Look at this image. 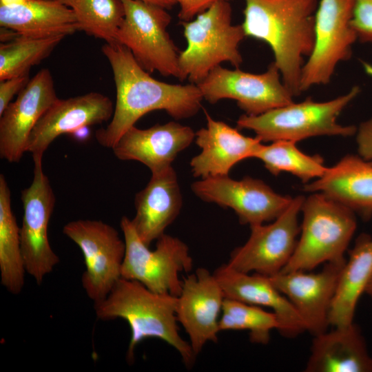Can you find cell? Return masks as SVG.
Wrapping results in <instances>:
<instances>
[{"label":"cell","instance_id":"11","mask_svg":"<svg viewBox=\"0 0 372 372\" xmlns=\"http://www.w3.org/2000/svg\"><path fill=\"white\" fill-rule=\"evenodd\" d=\"M304 197L298 196L286 210L269 225L250 226L247 242L236 248L227 265L244 273H256L268 277L280 273L288 264L300 232L298 216Z\"/></svg>","mask_w":372,"mask_h":372},{"label":"cell","instance_id":"10","mask_svg":"<svg viewBox=\"0 0 372 372\" xmlns=\"http://www.w3.org/2000/svg\"><path fill=\"white\" fill-rule=\"evenodd\" d=\"M63 233L81 249L85 269L83 288L94 304L103 300L121 278L125 242L110 225L96 220H76L64 225Z\"/></svg>","mask_w":372,"mask_h":372},{"label":"cell","instance_id":"9","mask_svg":"<svg viewBox=\"0 0 372 372\" xmlns=\"http://www.w3.org/2000/svg\"><path fill=\"white\" fill-rule=\"evenodd\" d=\"M353 0H319L315 14L314 44L304 63L300 90L329 83L337 65L351 56L358 39L351 25Z\"/></svg>","mask_w":372,"mask_h":372},{"label":"cell","instance_id":"5","mask_svg":"<svg viewBox=\"0 0 372 372\" xmlns=\"http://www.w3.org/2000/svg\"><path fill=\"white\" fill-rule=\"evenodd\" d=\"M229 1L214 3L188 21H181L187 47L180 52L183 81L198 85L223 62L239 68L242 57L239 45L246 37L242 25L232 23Z\"/></svg>","mask_w":372,"mask_h":372},{"label":"cell","instance_id":"22","mask_svg":"<svg viewBox=\"0 0 372 372\" xmlns=\"http://www.w3.org/2000/svg\"><path fill=\"white\" fill-rule=\"evenodd\" d=\"M182 205L174 167L152 173L147 185L134 198L136 214L131 223L140 239L149 246L163 235L180 214Z\"/></svg>","mask_w":372,"mask_h":372},{"label":"cell","instance_id":"35","mask_svg":"<svg viewBox=\"0 0 372 372\" xmlns=\"http://www.w3.org/2000/svg\"><path fill=\"white\" fill-rule=\"evenodd\" d=\"M219 1L230 0H178V18L181 21H190Z\"/></svg>","mask_w":372,"mask_h":372},{"label":"cell","instance_id":"31","mask_svg":"<svg viewBox=\"0 0 372 372\" xmlns=\"http://www.w3.org/2000/svg\"><path fill=\"white\" fill-rule=\"evenodd\" d=\"M221 331L246 330L253 343L266 344L270 340L271 332L278 330L276 316L262 307L225 298L219 320Z\"/></svg>","mask_w":372,"mask_h":372},{"label":"cell","instance_id":"33","mask_svg":"<svg viewBox=\"0 0 372 372\" xmlns=\"http://www.w3.org/2000/svg\"><path fill=\"white\" fill-rule=\"evenodd\" d=\"M30 81L29 74L17 76L0 81V115Z\"/></svg>","mask_w":372,"mask_h":372},{"label":"cell","instance_id":"12","mask_svg":"<svg viewBox=\"0 0 372 372\" xmlns=\"http://www.w3.org/2000/svg\"><path fill=\"white\" fill-rule=\"evenodd\" d=\"M197 85L203 99L209 103L233 99L249 116L260 115L293 102L294 96L285 85L273 62L261 74L218 65Z\"/></svg>","mask_w":372,"mask_h":372},{"label":"cell","instance_id":"24","mask_svg":"<svg viewBox=\"0 0 372 372\" xmlns=\"http://www.w3.org/2000/svg\"><path fill=\"white\" fill-rule=\"evenodd\" d=\"M306 372H372V356L353 322L313 336Z\"/></svg>","mask_w":372,"mask_h":372},{"label":"cell","instance_id":"17","mask_svg":"<svg viewBox=\"0 0 372 372\" xmlns=\"http://www.w3.org/2000/svg\"><path fill=\"white\" fill-rule=\"evenodd\" d=\"M54 83L48 68L30 79L0 115V156L17 163L26 152L29 136L34 126L58 99Z\"/></svg>","mask_w":372,"mask_h":372},{"label":"cell","instance_id":"8","mask_svg":"<svg viewBox=\"0 0 372 372\" xmlns=\"http://www.w3.org/2000/svg\"><path fill=\"white\" fill-rule=\"evenodd\" d=\"M125 15L116 43L127 48L147 72H158L183 81L177 47L167 28L172 17L167 9L141 0H121Z\"/></svg>","mask_w":372,"mask_h":372},{"label":"cell","instance_id":"6","mask_svg":"<svg viewBox=\"0 0 372 372\" xmlns=\"http://www.w3.org/2000/svg\"><path fill=\"white\" fill-rule=\"evenodd\" d=\"M359 92V87L355 86L348 93L328 101L317 102L309 98L260 115L243 114L236 122L237 127L252 130L262 142L297 143L320 136H350L356 132L355 127L342 125L337 119Z\"/></svg>","mask_w":372,"mask_h":372},{"label":"cell","instance_id":"23","mask_svg":"<svg viewBox=\"0 0 372 372\" xmlns=\"http://www.w3.org/2000/svg\"><path fill=\"white\" fill-rule=\"evenodd\" d=\"M303 189L322 193L369 218L372 215V163L359 155L347 154Z\"/></svg>","mask_w":372,"mask_h":372},{"label":"cell","instance_id":"1","mask_svg":"<svg viewBox=\"0 0 372 372\" xmlns=\"http://www.w3.org/2000/svg\"><path fill=\"white\" fill-rule=\"evenodd\" d=\"M101 50L112 68L116 98L110 122L95 133L101 145L112 149L128 129L152 111L164 110L180 120L196 115L202 107L203 97L197 85L171 84L153 78L118 43H105Z\"/></svg>","mask_w":372,"mask_h":372},{"label":"cell","instance_id":"4","mask_svg":"<svg viewBox=\"0 0 372 372\" xmlns=\"http://www.w3.org/2000/svg\"><path fill=\"white\" fill-rule=\"evenodd\" d=\"M300 235L288 264L280 272L312 271L344 259L357 227L355 213L320 192L304 198Z\"/></svg>","mask_w":372,"mask_h":372},{"label":"cell","instance_id":"14","mask_svg":"<svg viewBox=\"0 0 372 372\" xmlns=\"http://www.w3.org/2000/svg\"><path fill=\"white\" fill-rule=\"evenodd\" d=\"M191 189L203 201L231 208L239 223L249 227L274 220L293 198L276 193L263 180L250 176L241 180L229 176L209 177L195 181Z\"/></svg>","mask_w":372,"mask_h":372},{"label":"cell","instance_id":"25","mask_svg":"<svg viewBox=\"0 0 372 372\" xmlns=\"http://www.w3.org/2000/svg\"><path fill=\"white\" fill-rule=\"evenodd\" d=\"M0 25L32 37H66L80 31L73 11L59 0H26L0 6Z\"/></svg>","mask_w":372,"mask_h":372},{"label":"cell","instance_id":"34","mask_svg":"<svg viewBox=\"0 0 372 372\" xmlns=\"http://www.w3.org/2000/svg\"><path fill=\"white\" fill-rule=\"evenodd\" d=\"M356 132L358 155L372 163V118L361 123Z\"/></svg>","mask_w":372,"mask_h":372},{"label":"cell","instance_id":"28","mask_svg":"<svg viewBox=\"0 0 372 372\" xmlns=\"http://www.w3.org/2000/svg\"><path fill=\"white\" fill-rule=\"evenodd\" d=\"M254 158L260 160L272 175L289 172L305 184L321 177L327 169L320 155L306 154L299 149L296 142L291 141H277L269 145L262 143Z\"/></svg>","mask_w":372,"mask_h":372},{"label":"cell","instance_id":"26","mask_svg":"<svg viewBox=\"0 0 372 372\" xmlns=\"http://www.w3.org/2000/svg\"><path fill=\"white\" fill-rule=\"evenodd\" d=\"M372 278V237L361 234L349 252L329 314L333 327L353 322L357 304Z\"/></svg>","mask_w":372,"mask_h":372},{"label":"cell","instance_id":"13","mask_svg":"<svg viewBox=\"0 0 372 372\" xmlns=\"http://www.w3.org/2000/svg\"><path fill=\"white\" fill-rule=\"evenodd\" d=\"M31 185L23 189V215L20 227L21 245L26 273L38 285L59 263L50 246L48 225L55 205V195L42 163L34 164Z\"/></svg>","mask_w":372,"mask_h":372},{"label":"cell","instance_id":"27","mask_svg":"<svg viewBox=\"0 0 372 372\" xmlns=\"http://www.w3.org/2000/svg\"><path fill=\"white\" fill-rule=\"evenodd\" d=\"M26 273L21 245L20 227L11 207V196L3 174H0V278L6 289L21 293Z\"/></svg>","mask_w":372,"mask_h":372},{"label":"cell","instance_id":"2","mask_svg":"<svg viewBox=\"0 0 372 372\" xmlns=\"http://www.w3.org/2000/svg\"><path fill=\"white\" fill-rule=\"evenodd\" d=\"M245 36L271 48L273 63L293 95L300 90L304 57L314 44L315 14L319 0H245Z\"/></svg>","mask_w":372,"mask_h":372},{"label":"cell","instance_id":"30","mask_svg":"<svg viewBox=\"0 0 372 372\" xmlns=\"http://www.w3.org/2000/svg\"><path fill=\"white\" fill-rule=\"evenodd\" d=\"M65 36L32 37L19 35L0 44V81L29 74L30 68L47 58Z\"/></svg>","mask_w":372,"mask_h":372},{"label":"cell","instance_id":"32","mask_svg":"<svg viewBox=\"0 0 372 372\" xmlns=\"http://www.w3.org/2000/svg\"><path fill=\"white\" fill-rule=\"evenodd\" d=\"M351 25L362 42H372V0H353Z\"/></svg>","mask_w":372,"mask_h":372},{"label":"cell","instance_id":"16","mask_svg":"<svg viewBox=\"0 0 372 372\" xmlns=\"http://www.w3.org/2000/svg\"><path fill=\"white\" fill-rule=\"evenodd\" d=\"M225 296L214 273L205 268L183 278L176 314L195 355L208 342H216Z\"/></svg>","mask_w":372,"mask_h":372},{"label":"cell","instance_id":"37","mask_svg":"<svg viewBox=\"0 0 372 372\" xmlns=\"http://www.w3.org/2000/svg\"><path fill=\"white\" fill-rule=\"evenodd\" d=\"M146 3H152L167 10L172 8L178 4V0H141Z\"/></svg>","mask_w":372,"mask_h":372},{"label":"cell","instance_id":"21","mask_svg":"<svg viewBox=\"0 0 372 372\" xmlns=\"http://www.w3.org/2000/svg\"><path fill=\"white\" fill-rule=\"evenodd\" d=\"M213 273L225 298L271 309L279 322L277 331L282 336L292 338L305 331L298 312L269 277L238 271L227 264L220 266Z\"/></svg>","mask_w":372,"mask_h":372},{"label":"cell","instance_id":"15","mask_svg":"<svg viewBox=\"0 0 372 372\" xmlns=\"http://www.w3.org/2000/svg\"><path fill=\"white\" fill-rule=\"evenodd\" d=\"M346 258L324 264L311 271L280 272L269 277L273 285L290 301L305 331L313 336L328 330L329 314Z\"/></svg>","mask_w":372,"mask_h":372},{"label":"cell","instance_id":"7","mask_svg":"<svg viewBox=\"0 0 372 372\" xmlns=\"http://www.w3.org/2000/svg\"><path fill=\"white\" fill-rule=\"evenodd\" d=\"M120 226L125 242L121 278L137 281L153 292L178 297L183 285L180 273L193 269L188 246L164 234L151 250L140 239L130 219L123 216Z\"/></svg>","mask_w":372,"mask_h":372},{"label":"cell","instance_id":"38","mask_svg":"<svg viewBox=\"0 0 372 372\" xmlns=\"http://www.w3.org/2000/svg\"><path fill=\"white\" fill-rule=\"evenodd\" d=\"M26 0H0V6H13L23 3Z\"/></svg>","mask_w":372,"mask_h":372},{"label":"cell","instance_id":"36","mask_svg":"<svg viewBox=\"0 0 372 372\" xmlns=\"http://www.w3.org/2000/svg\"><path fill=\"white\" fill-rule=\"evenodd\" d=\"M19 35L16 31L5 28L1 27L0 31V41L1 43H7L12 41L17 37Z\"/></svg>","mask_w":372,"mask_h":372},{"label":"cell","instance_id":"20","mask_svg":"<svg viewBox=\"0 0 372 372\" xmlns=\"http://www.w3.org/2000/svg\"><path fill=\"white\" fill-rule=\"evenodd\" d=\"M194 139L192 128L175 121L158 123L147 129L134 125L121 136L112 149L119 160L140 162L151 173H156L172 166L178 154Z\"/></svg>","mask_w":372,"mask_h":372},{"label":"cell","instance_id":"3","mask_svg":"<svg viewBox=\"0 0 372 372\" xmlns=\"http://www.w3.org/2000/svg\"><path fill=\"white\" fill-rule=\"evenodd\" d=\"M177 297L153 292L141 283L120 278L103 300L94 303L98 319L103 321L121 318L130 329L126 359L134 360L137 345L147 338H158L172 347L187 367H192L196 355L189 342L179 334L176 309Z\"/></svg>","mask_w":372,"mask_h":372},{"label":"cell","instance_id":"19","mask_svg":"<svg viewBox=\"0 0 372 372\" xmlns=\"http://www.w3.org/2000/svg\"><path fill=\"white\" fill-rule=\"evenodd\" d=\"M204 112L206 127L195 132V142L201 152L190 161L192 173L201 179L229 176L238 163L254 158L262 141L256 136L242 134L238 129L214 119Z\"/></svg>","mask_w":372,"mask_h":372},{"label":"cell","instance_id":"39","mask_svg":"<svg viewBox=\"0 0 372 372\" xmlns=\"http://www.w3.org/2000/svg\"><path fill=\"white\" fill-rule=\"evenodd\" d=\"M366 293L369 295L371 297H372V278L366 288Z\"/></svg>","mask_w":372,"mask_h":372},{"label":"cell","instance_id":"18","mask_svg":"<svg viewBox=\"0 0 372 372\" xmlns=\"http://www.w3.org/2000/svg\"><path fill=\"white\" fill-rule=\"evenodd\" d=\"M114 110L111 99L96 92L58 99L32 130L26 152L31 153L34 164L41 163L44 152L58 136L105 122L112 117Z\"/></svg>","mask_w":372,"mask_h":372},{"label":"cell","instance_id":"29","mask_svg":"<svg viewBox=\"0 0 372 372\" xmlns=\"http://www.w3.org/2000/svg\"><path fill=\"white\" fill-rule=\"evenodd\" d=\"M74 12L80 31L107 43H116L125 10L121 0H59Z\"/></svg>","mask_w":372,"mask_h":372}]
</instances>
